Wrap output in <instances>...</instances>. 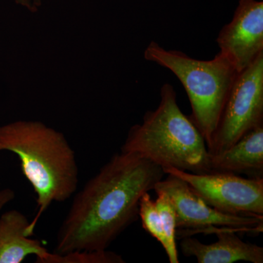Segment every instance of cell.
Masks as SVG:
<instances>
[{"mask_svg": "<svg viewBox=\"0 0 263 263\" xmlns=\"http://www.w3.org/2000/svg\"><path fill=\"white\" fill-rule=\"evenodd\" d=\"M237 233H248L247 230L228 227H209L197 233L212 234L217 240L211 245L202 243L193 236L182 238L181 252L186 257H194L198 263H233L245 261L263 262V247L243 241Z\"/></svg>", "mask_w": 263, "mask_h": 263, "instance_id": "9c48e42d", "label": "cell"}, {"mask_svg": "<svg viewBox=\"0 0 263 263\" xmlns=\"http://www.w3.org/2000/svg\"><path fill=\"white\" fill-rule=\"evenodd\" d=\"M121 152L146 157L162 168L194 174L211 172L210 155L203 136L181 111L174 86L164 84L160 102L146 112L141 124L133 126Z\"/></svg>", "mask_w": 263, "mask_h": 263, "instance_id": "3957f363", "label": "cell"}, {"mask_svg": "<svg viewBox=\"0 0 263 263\" xmlns=\"http://www.w3.org/2000/svg\"><path fill=\"white\" fill-rule=\"evenodd\" d=\"M15 192L10 188L0 190V212L3 208L15 198Z\"/></svg>", "mask_w": 263, "mask_h": 263, "instance_id": "9a60e30c", "label": "cell"}, {"mask_svg": "<svg viewBox=\"0 0 263 263\" xmlns=\"http://www.w3.org/2000/svg\"><path fill=\"white\" fill-rule=\"evenodd\" d=\"M220 53L238 72L263 52V3L240 0L231 22L221 29L217 40Z\"/></svg>", "mask_w": 263, "mask_h": 263, "instance_id": "ba28073f", "label": "cell"}, {"mask_svg": "<svg viewBox=\"0 0 263 263\" xmlns=\"http://www.w3.org/2000/svg\"><path fill=\"white\" fill-rule=\"evenodd\" d=\"M37 263H124L120 254L108 249L99 251H72L65 254L48 252Z\"/></svg>", "mask_w": 263, "mask_h": 263, "instance_id": "4fadbf2b", "label": "cell"}, {"mask_svg": "<svg viewBox=\"0 0 263 263\" xmlns=\"http://www.w3.org/2000/svg\"><path fill=\"white\" fill-rule=\"evenodd\" d=\"M155 185L153 190L167 194L176 213V237L193 236L209 227H228L259 234L263 231V216L235 215L220 212L208 205L194 193L182 179L167 174Z\"/></svg>", "mask_w": 263, "mask_h": 263, "instance_id": "52a82bcc", "label": "cell"}, {"mask_svg": "<svg viewBox=\"0 0 263 263\" xmlns=\"http://www.w3.org/2000/svg\"><path fill=\"white\" fill-rule=\"evenodd\" d=\"M29 223L18 210L0 215V263H22L31 255L35 256L37 262L49 252L40 240L26 235Z\"/></svg>", "mask_w": 263, "mask_h": 263, "instance_id": "8fae6325", "label": "cell"}, {"mask_svg": "<svg viewBox=\"0 0 263 263\" xmlns=\"http://www.w3.org/2000/svg\"><path fill=\"white\" fill-rule=\"evenodd\" d=\"M211 172L245 174L263 178V125L256 127L215 155H210Z\"/></svg>", "mask_w": 263, "mask_h": 263, "instance_id": "30bf717a", "label": "cell"}, {"mask_svg": "<svg viewBox=\"0 0 263 263\" xmlns=\"http://www.w3.org/2000/svg\"><path fill=\"white\" fill-rule=\"evenodd\" d=\"M138 216L141 218L143 229L155 238L164 249L166 240L162 219L156 206L155 201L152 200L148 193L143 194L140 200Z\"/></svg>", "mask_w": 263, "mask_h": 263, "instance_id": "5bb4252c", "label": "cell"}, {"mask_svg": "<svg viewBox=\"0 0 263 263\" xmlns=\"http://www.w3.org/2000/svg\"><path fill=\"white\" fill-rule=\"evenodd\" d=\"M187 183L208 205L235 215L263 216V178H243L224 172L194 174L176 168L163 169Z\"/></svg>", "mask_w": 263, "mask_h": 263, "instance_id": "8992f818", "label": "cell"}, {"mask_svg": "<svg viewBox=\"0 0 263 263\" xmlns=\"http://www.w3.org/2000/svg\"><path fill=\"white\" fill-rule=\"evenodd\" d=\"M164 170L134 153L116 154L76 194L58 231L54 253L108 249L134 222L143 194Z\"/></svg>", "mask_w": 263, "mask_h": 263, "instance_id": "6da1fadb", "label": "cell"}, {"mask_svg": "<svg viewBox=\"0 0 263 263\" xmlns=\"http://www.w3.org/2000/svg\"><path fill=\"white\" fill-rule=\"evenodd\" d=\"M263 125V52L237 76L210 145L209 155L226 150L247 133Z\"/></svg>", "mask_w": 263, "mask_h": 263, "instance_id": "5b68a950", "label": "cell"}, {"mask_svg": "<svg viewBox=\"0 0 263 263\" xmlns=\"http://www.w3.org/2000/svg\"><path fill=\"white\" fill-rule=\"evenodd\" d=\"M15 154L37 196V212L26 230L32 237L41 216L53 202L77 191L79 171L76 154L61 133L39 121L18 120L0 127V152Z\"/></svg>", "mask_w": 263, "mask_h": 263, "instance_id": "7a4b0ae2", "label": "cell"}, {"mask_svg": "<svg viewBox=\"0 0 263 263\" xmlns=\"http://www.w3.org/2000/svg\"><path fill=\"white\" fill-rule=\"evenodd\" d=\"M157 198L155 203L162 219L166 245L164 251L171 263H179L176 246V213L174 203L167 193L160 190L155 191Z\"/></svg>", "mask_w": 263, "mask_h": 263, "instance_id": "7c38bea8", "label": "cell"}, {"mask_svg": "<svg viewBox=\"0 0 263 263\" xmlns=\"http://www.w3.org/2000/svg\"><path fill=\"white\" fill-rule=\"evenodd\" d=\"M147 61L171 70L181 81L192 107L190 119L203 136L207 148L212 142L232 86L239 72L218 53L212 60H199L176 50L149 43Z\"/></svg>", "mask_w": 263, "mask_h": 263, "instance_id": "277c9868", "label": "cell"}]
</instances>
